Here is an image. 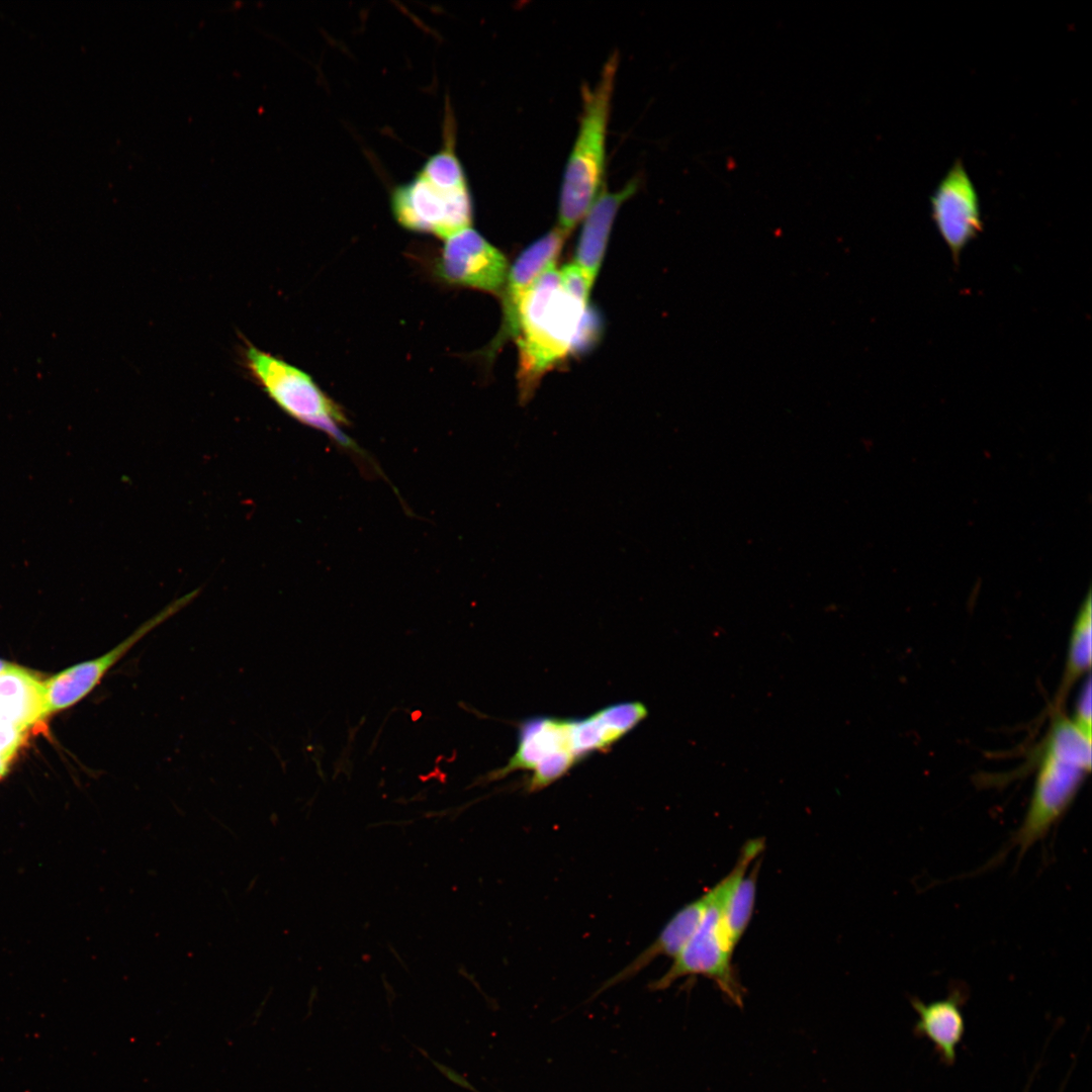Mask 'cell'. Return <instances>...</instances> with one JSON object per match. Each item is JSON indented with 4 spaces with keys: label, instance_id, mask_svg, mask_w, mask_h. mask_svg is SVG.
Listing matches in <instances>:
<instances>
[{
    "label": "cell",
    "instance_id": "cell-9",
    "mask_svg": "<svg viewBox=\"0 0 1092 1092\" xmlns=\"http://www.w3.org/2000/svg\"><path fill=\"white\" fill-rule=\"evenodd\" d=\"M196 594L190 593L172 602L105 654L73 665L43 682L46 717L75 705L87 696L135 644L187 606Z\"/></svg>",
    "mask_w": 1092,
    "mask_h": 1092
},
{
    "label": "cell",
    "instance_id": "cell-15",
    "mask_svg": "<svg viewBox=\"0 0 1092 1092\" xmlns=\"http://www.w3.org/2000/svg\"><path fill=\"white\" fill-rule=\"evenodd\" d=\"M0 714L24 731L44 719L43 682L14 664L1 671Z\"/></svg>",
    "mask_w": 1092,
    "mask_h": 1092
},
{
    "label": "cell",
    "instance_id": "cell-6",
    "mask_svg": "<svg viewBox=\"0 0 1092 1092\" xmlns=\"http://www.w3.org/2000/svg\"><path fill=\"white\" fill-rule=\"evenodd\" d=\"M390 208L404 230L444 240L471 226L473 218L469 186H439L419 173L392 190Z\"/></svg>",
    "mask_w": 1092,
    "mask_h": 1092
},
{
    "label": "cell",
    "instance_id": "cell-12",
    "mask_svg": "<svg viewBox=\"0 0 1092 1092\" xmlns=\"http://www.w3.org/2000/svg\"><path fill=\"white\" fill-rule=\"evenodd\" d=\"M638 189V180L617 191L603 189L585 216L575 249L574 263L595 282L605 258L616 216L625 201Z\"/></svg>",
    "mask_w": 1092,
    "mask_h": 1092
},
{
    "label": "cell",
    "instance_id": "cell-13",
    "mask_svg": "<svg viewBox=\"0 0 1092 1092\" xmlns=\"http://www.w3.org/2000/svg\"><path fill=\"white\" fill-rule=\"evenodd\" d=\"M712 898L713 888L676 911L656 938L623 970L609 979L602 990L632 978L660 957L673 960L696 932Z\"/></svg>",
    "mask_w": 1092,
    "mask_h": 1092
},
{
    "label": "cell",
    "instance_id": "cell-2",
    "mask_svg": "<svg viewBox=\"0 0 1092 1092\" xmlns=\"http://www.w3.org/2000/svg\"><path fill=\"white\" fill-rule=\"evenodd\" d=\"M1039 747L1034 784L1026 812L1009 842L1022 856L1045 838L1073 804L1092 765V739L1064 711L1051 714Z\"/></svg>",
    "mask_w": 1092,
    "mask_h": 1092
},
{
    "label": "cell",
    "instance_id": "cell-1",
    "mask_svg": "<svg viewBox=\"0 0 1092 1092\" xmlns=\"http://www.w3.org/2000/svg\"><path fill=\"white\" fill-rule=\"evenodd\" d=\"M588 302L569 293L555 266L523 296L514 339L518 346V387L527 401L542 377L574 350L587 332Z\"/></svg>",
    "mask_w": 1092,
    "mask_h": 1092
},
{
    "label": "cell",
    "instance_id": "cell-7",
    "mask_svg": "<svg viewBox=\"0 0 1092 1092\" xmlns=\"http://www.w3.org/2000/svg\"><path fill=\"white\" fill-rule=\"evenodd\" d=\"M518 745L508 764L486 777L495 781L517 769L533 771L528 792L541 790L562 777L582 758L575 737L574 720L534 718L519 729Z\"/></svg>",
    "mask_w": 1092,
    "mask_h": 1092
},
{
    "label": "cell",
    "instance_id": "cell-18",
    "mask_svg": "<svg viewBox=\"0 0 1092 1092\" xmlns=\"http://www.w3.org/2000/svg\"><path fill=\"white\" fill-rule=\"evenodd\" d=\"M1091 676L1088 674L1078 694L1074 713L1070 717L1076 727L1087 737L1092 736Z\"/></svg>",
    "mask_w": 1092,
    "mask_h": 1092
},
{
    "label": "cell",
    "instance_id": "cell-11",
    "mask_svg": "<svg viewBox=\"0 0 1092 1092\" xmlns=\"http://www.w3.org/2000/svg\"><path fill=\"white\" fill-rule=\"evenodd\" d=\"M567 235L555 226L526 248L508 271L502 295V326L486 350L491 358L499 347L515 337L521 300L532 284L555 266Z\"/></svg>",
    "mask_w": 1092,
    "mask_h": 1092
},
{
    "label": "cell",
    "instance_id": "cell-4",
    "mask_svg": "<svg viewBox=\"0 0 1092 1092\" xmlns=\"http://www.w3.org/2000/svg\"><path fill=\"white\" fill-rule=\"evenodd\" d=\"M243 364L251 379L294 421L327 435L339 447L362 455L346 434L342 407L300 368L245 340Z\"/></svg>",
    "mask_w": 1092,
    "mask_h": 1092
},
{
    "label": "cell",
    "instance_id": "cell-20",
    "mask_svg": "<svg viewBox=\"0 0 1092 1092\" xmlns=\"http://www.w3.org/2000/svg\"><path fill=\"white\" fill-rule=\"evenodd\" d=\"M11 665H12L11 663L3 661V660L0 659V672L3 671L4 669L10 667Z\"/></svg>",
    "mask_w": 1092,
    "mask_h": 1092
},
{
    "label": "cell",
    "instance_id": "cell-5",
    "mask_svg": "<svg viewBox=\"0 0 1092 1092\" xmlns=\"http://www.w3.org/2000/svg\"><path fill=\"white\" fill-rule=\"evenodd\" d=\"M763 848V838H754L744 844L733 869L712 887V901L696 932L672 960L667 971L649 985L651 990H665L685 977L704 976L713 980L732 1003L743 1007L744 990L731 963L734 950L721 931L720 913L731 887L747 872Z\"/></svg>",
    "mask_w": 1092,
    "mask_h": 1092
},
{
    "label": "cell",
    "instance_id": "cell-8",
    "mask_svg": "<svg viewBox=\"0 0 1092 1092\" xmlns=\"http://www.w3.org/2000/svg\"><path fill=\"white\" fill-rule=\"evenodd\" d=\"M505 255L471 226L445 239L434 272L447 285L500 294L507 274Z\"/></svg>",
    "mask_w": 1092,
    "mask_h": 1092
},
{
    "label": "cell",
    "instance_id": "cell-17",
    "mask_svg": "<svg viewBox=\"0 0 1092 1092\" xmlns=\"http://www.w3.org/2000/svg\"><path fill=\"white\" fill-rule=\"evenodd\" d=\"M759 860H755L731 887L722 904L720 913L721 931L734 950L742 938L752 917Z\"/></svg>",
    "mask_w": 1092,
    "mask_h": 1092
},
{
    "label": "cell",
    "instance_id": "cell-19",
    "mask_svg": "<svg viewBox=\"0 0 1092 1092\" xmlns=\"http://www.w3.org/2000/svg\"><path fill=\"white\" fill-rule=\"evenodd\" d=\"M9 760L0 758V780L5 776L8 770Z\"/></svg>",
    "mask_w": 1092,
    "mask_h": 1092
},
{
    "label": "cell",
    "instance_id": "cell-3",
    "mask_svg": "<svg viewBox=\"0 0 1092 1092\" xmlns=\"http://www.w3.org/2000/svg\"><path fill=\"white\" fill-rule=\"evenodd\" d=\"M618 65L619 57L613 54L598 82L581 90L579 126L567 159L558 203L557 226L567 236L605 188L607 132Z\"/></svg>",
    "mask_w": 1092,
    "mask_h": 1092
},
{
    "label": "cell",
    "instance_id": "cell-16",
    "mask_svg": "<svg viewBox=\"0 0 1092 1092\" xmlns=\"http://www.w3.org/2000/svg\"><path fill=\"white\" fill-rule=\"evenodd\" d=\"M1092 596L1089 588L1073 622L1060 685L1051 705V714L1064 711L1072 689L1091 670Z\"/></svg>",
    "mask_w": 1092,
    "mask_h": 1092
},
{
    "label": "cell",
    "instance_id": "cell-10",
    "mask_svg": "<svg viewBox=\"0 0 1092 1092\" xmlns=\"http://www.w3.org/2000/svg\"><path fill=\"white\" fill-rule=\"evenodd\" d=\"M930 210L938 234L958 261L983 228L979 195L962 161H956L937 184Z\"/></svg>",
    "mask_w": 1092,
    "mask_h": 1092
},
{
    "label": "cell",
    "instance_id": "cell-14",
    "mask_svg": "<svg viewBox=\"0 0 1092 1092\" xmlns=\"http://www.w3.org/2000/svg\"><path fill=\"white\" fill-rule=\"evenodd\" d=\"M961 1002V994L957 992L947 998L929 1003L917 998L911 999V1005L918 1016L915 1033L928 1038L945 1064L954 1063L958 1045L965 1033Z\"/></svg>",
    "mask_w": 1092,
    "mask_h": 1092
}]
</instances>
